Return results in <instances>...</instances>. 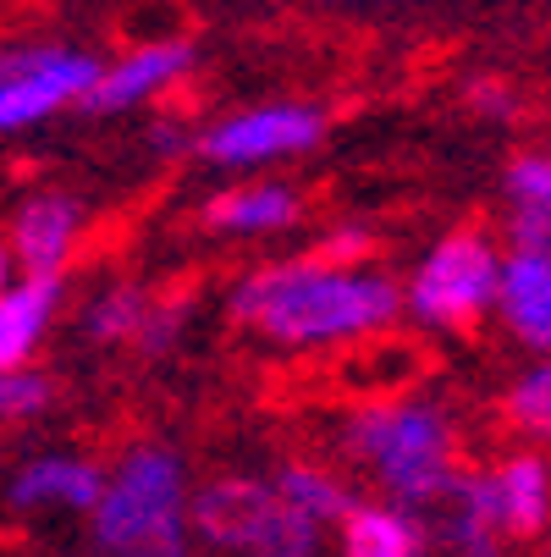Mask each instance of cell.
<instances>
[{
    "mask_svg": "<svg viewBox=\"0 0 551 557\" xmlns=\"http://www.w3.org/2000/svg\"><path fill=\"white\" fill-rule=\"evenodd\" d=\"M398 304L403 298L386 276H359L353 265H326V260L260 271L231 293V314L287 348L370 337L398 321Z\"/></svg>",
    "mask_w": 551,
    "mask_h": 557,
    "instance_id": "cell-1",
    "label": "cell"
},
{
    "mask_svg": "<svg viewBox=\"0 0 551 557\" xmlns=\"http://www.w3.org/2000/svg\"><path fill=\"white\" fill-rule=\"evenodd\" d=\"M188 492L183 458L166 447H133L116 481L95 503L100 557H188Z\"/></svg>",
    "mask_w": 551,
    "mask_h": 557,
    "instance_id": "cell-2",
    "label": "cell"
},
{
    "mask_svg": "<svg viewBox=\"0 0 551 557\" xmlns=\"http://www.w3.org/2000/svg\"><path fill=\"white\" fill-rule=\"evenodd\" d=\"M348 447L359 463L380 474V486L398 503H419L447 474H458L452 420L430 404H364L348 420Z\"/></svg>",
    "mask_w": 551,
    "mask_h": 557,
    "instance_id": "cell-3",
    "label": "cell"
},
{
    "mask_svg": "<svg viewBox=\"0 0 551 557\" xmlns=\"http://www.w3.org/2000/svg\"><path fill=\"white\" fill-rule=\"evenodd\" d=\"M193 530L238 557H314L321 552V519H309L303 508H292L276 486L260 481H210L193 508H188Z\"/></svg>",
    "mask_w": 551,
    "mask_h": 557,
    "instance_id": "cell-4",
    "label": "cell"
},
{
    "mask_svg": "<svg viewBox=\"0 0 551 557\" xmlns=\"http://www.w3.org/2000/svg\"><path fill=\"white\" fill-rule=\"evenodd\" d=\"M497 276L502 265L480 232H447L409 282V309L425 326L475 332L480 314L497 304Z\"/></svg>",
    "mask_w": 551,
    "mask_h": 557,
    "instance_id": "cell-5",
    "label": "cell"
},
{
    "mask_svg": "<svg viewBox=\"0 0 551 557\" xmlns=\"http://www.w3.org/2000/svg\"><path fill=\"white\" fill-rule=\"evenodd\" d=\"M326 122L314 106H260L249 116H231L215 133H204V161L215 166H254V161H276V154H298L309 144H321Z\"/></svg>",
    "mask_w": 551,
    "mask_h": 557,
    "instance_id": "cell-6",
    "label": "cell"
},
{
    "mask_svg": "<svg viewBox=\"0 0 551 557\" xmlns=\"http://www.w3.org/2000/svg\"><path fill=\"white\" fill-rule=\"evenodd\" d=\"M414 508V552L409 557H497V524L480 513L468 474H447V481L409 503Z\"/></svg>",
    "mask_w": 551,
    "mask_h": 557,
    "instance_id": "cell-7",
    "label": "cell"
},
{
    "mask_svg": "<svg viewBox=\"0 0 551 557\" xmlns=\"http://www.w3.org/2000/svg\"><path fill=\"white\" fill-rule=\"evenodd\" d=\"M100 66L105 61L77 55V50H45L39 66H28L12 84H0V133H17L28 122H45L66 100H84V89L100 77Z\"/></svg>",
    "mask_w": 551,
    "mask_h": 557,
    "instance_id": "cell-8",
    "label": "cell"
},
{
    "mask_svg": "<svg viewBox=\"0 0 551 557\" xmlns=\"http://www.w3.org/2000/svg\"><path fill=\"white\" fill-rule=\"evenodd\" d=\"M193 66V50L183 45V39H154V45H138L127 61H116V66H100V77L84 89V106L89 116H100V111H127V106H138V100H149V95H161L166 84H177V77Z\"/></svg>",
    "mask_w": 551,
    "mask_h": 557,
    "instance_id": "cell-9",
    "label": "cell"
},
{
    "mask_svg": "<svg viewBox=\"0 0 551 557\" xmlns=\"http://www.w3.org/2000/svg\"><path fill=\"white\" fill-rule=\"evenodd\" d=\"M497 304L508 326L518 332V343L551 354V255L518 249L497 276Z\"/></svg>",
    "mask_w": 551,
    "mask_h": 557,
    "instance_id": "cell-10",
    "label": "cell"
},
{
    "mask_svg": "<svg viewBox=\"0 0 551 557\" xmlns=\"http://www.w3.org/2000/svg\"><path fill=\"white\" fill-rule=\"evenodd\" d=\"M61 293V271H28L23 287H0V370H23Z\"/></svg>",
    "mask_w": 551,
    "mask_h": 557,
    "instance_id": "cell-11",
    "label": "cell"
},
{
    "mask_svg": "<svg viewBox=\"0 0 551 557\" xmlns=\"http://www.w3.org/2000/svg\"><path fill=\"white\" fill-rule=\"evenodd\" d=\"M12 244L28 271H61L72 244H77V205L66 194H39L17 210L12 221Z\"/></svg>",
    "mask_w": 551,
    "mask_h": 557,
    "instance_id": "cell-12",
    "label": "cell"
},
{
    "mask_svg": "<svg viewBox=\"0 0 551 557\" xmlns=\"http://www.w3.org/2000/svg\"><path fill=\"white\" fill-rule=\"evenodd\" d=\"M105 492L100 469L84 458H34L17 481H12V503L17 508H39V503H61V508H95Z\"/></svg>",
    "mask_w": 551,
    "mask_h": 557,
    "instance_id": "cell-13",
    "label": "cell"
},
{
    "mask_svg": "<svg viewBox=\"0 0 551 557\" xmlns=\"http://www.w3.org/2000/svg\"><path fill=\"white\" fill-rule=\"evenodd\" d=\"M497 492H502V530L508 535H540L551 524V469L535 453H518L497 469Z\"/></svg>",
    "mask_w": 551,
    "mask_h": 557,
    "instance_id": "cell-14",
    "label": "cell"
},
{
    "mask_svg": "<svg viewBox=\"0 0 551 557\" xmlns=\"http://www.w3.org/2000/svg\"><path fill=\"white\" fill-rule=\"evenodd\" d=\"M204 221H210L215 232H271V226L298 221V194H292V188H281V183L231 188V194L210 199Z\"/></svg>",
    "mask_w": 551,
    "mask_h": 557,
    "instance_id": "cell-15",
    "label": "cell"
},
{
    "mask_svg": "<svg viewBox=\"0 0 551 557\" xmlns=\"http://www.w3.org/2000/svg\"><path fill=\"white\" fill-rule=\"evenodd\" d=\"M414 552V519L391 508H348L342 530V557H409Z\"/></svg>",
    "mask_w": 551,
    "mask_h": 557,
    "instance_id": "cell-16",
    "label": "cell"
},
{
    "mask_svg": "<svg viewBox=\"0 0 551 557\" xmlns=\"http://www.w3.org/2000/svg\"><path fill=\"white\" fill-rule=\"evenodd\" d=\"M276 492H281L292 508H303L309 519H321V524H326V519H348V508H353L348 486L331 481V474L314 469V463H281Z\"/></svg>",
    "mask_w": 551,
    "mask_h": 557,
    "instance_id": "cell-17",
    "label": "cell"
},
{
    "mask_svg": "<svg viewBox=\"0 0 551 557\" xmlns=\"http://www.w3.org/2000/svg\"><path fill=\"white\" fill-rule=\"evenodd\" d=\"M143 314H149V298L138 287H111L89 304L84 332H89V343H138Z\"/></svg>",
    "mask_w": 551,
    "mask_h": 557,
    "instance_id": "cell-18",
    "label": "cell"
},
{
    "mask_svg": "<svg viewBox=\"0 0 551 557\" xmlns=\"http://www.w3.org/2000/svg\"><path fill=\"white\" fill-rule=\"evenodd\" d=\"M502 409H508V425H518V431L551 442V359L513 381V392H508Z\"/></svg>",
    "mask_w": 551,
    "mask_h": 557,
    "instance_id": "cell-19",
    "label": "cell"
},
{
    "mask_svg": "<svg viewBox=\"0 0 551 557\" xmlns=\"http://www.w3.org/2000/svg\"><path fill=\"white\" fill-rule=\"evenodd\" d=\"M508 194L518 205H535L551 215V154H524V161L508 166Z\"/></svg>",
    "mask_w": 551,
    "mask_h": 557,
    "instance_id": "cell-20",
    "label": "cell"
},
{
    "mask_svg": "<svg viewBox=\"0 0 551 557\" xmlns=\"http://www.w3.org/2000/svg\"><path fill=\"white\" fill-rule=\"evenodd\" d=\"M370 249H375V237H370L364 226H342L337 237H326V244H321V255H314V260H326V265H359Z\"/></svg>",
    "mask_w": 551,
    "mask_h": 557,
    "instance_id": "cell-21",
    "label": "cell"
},
{
    "mask_svg": "<svg viewBox=\"0 0 551 557\" xmlns=\"http://www.w3.org/2000/svg\"><path fill=\"white\" fill-rule=\"evenodd\" d=\"M513 237H518V249L551 255V215L535 210V205H518V210H513Z\"/></svg>",
    "mask_w": 551,
    "mask_h": 557,
    "instance_id": "cell-22",
    "label": "cell"
},
{
    "mask_svg": "<svg viewBox=\"0 0 551 557\" xmlns=\"http://www.w3.org/2000/svg\"><path fill=\"white\" fill-rule=\"evenodd\" d=\"M468 100H475L480 116H513V89H508V84H491V77L468 89Z\"/></svg>",
    "mask_w": 551,
    "mask_h": 557,
    "instance_id": "cell-23",
    "label": "cell"
},
{
    "mask_svg": "<svg viewBox=\"0 0 551 557\" xmlns=\"http://www.w3.org/2000/svg\"><path fill=\"white\" fill-rule=\"evenodd\" d=\"M45 50L50 45H7V50H0V84H12V77H23L28 66H39Z\"/></svg>",
    "mask_w": 551,
    "mask_h": 557,
    "instance_id": "cell-24",
    "label": "cell"
},
{
    "mask_svg": "<svg viewBox=\"0 0 551 557\" xmlns=\"http://www.w3.org/2000/svg\"><path fill=\"white\" fill-rule=\"evenodd\" d=\"M149 144L161 149V154H183V149H188V133H183L177 122H154V127H149Z\"/></svg>",
    "mask_w": 551,
    "mask_h": 557,
    "instance_id": "cell-25",
    "label": "cell"
},
{
    "mask_svg": "<svg viewBox=\"0 0 551 557\" xmlns=\"http://www.w3.org/2000/svg\"><path fill=\"white\" fill-rule=\"evenodd\" d=\"M7 271H12V260H7V244H0V287H7Z\"/></svg>",
    "mask_w": 551,
    "mask_h": 557,
    "instance_id": "cell-26",
    "label": "cell"
},
{
    "mask_svg": "<svg viewBox=\"0 0 551 557\" xmlns=\"http://www.w3.org/2000/svg\"><path fill=\"white\" fill-rule=\"evenodd\" d=\"M337 7H375V0H337Z\"/></svg>",
    "mask_w": 551,
    "mask_h": 557,
    "instance_id": "cell-27",
    "label": "cell"
}]
</instances>
